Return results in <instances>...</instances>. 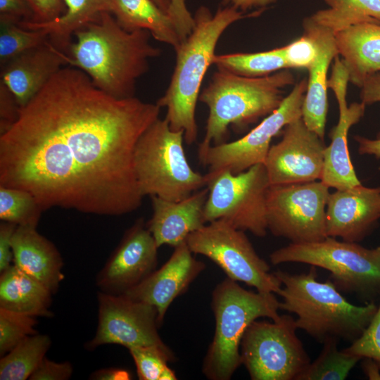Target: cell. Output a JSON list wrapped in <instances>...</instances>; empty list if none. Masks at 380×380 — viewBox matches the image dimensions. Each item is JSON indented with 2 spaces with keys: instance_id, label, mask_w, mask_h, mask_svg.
Masks as SVG:
<instances>
[{
  "instance_id": "7dc6e473",
  "label": "cell",
  "mask_w": 380,
  "mask_h": 380,
  "mask_svg": "<svg viewBox=\"0 0 380 380\" xmlns=\"http://www.w3.org/2000/svg\"><path fill=\"white\" fill-rule=\"evenodd\" d=\"M90 377L99 380H125L129 379L130 375L126 370L110 367L98 370L92 373Z\"/></svg>"
},
{
  "instance_id": "f546056e",
  "label": "cell",
  "mask_w": 380,
  "mask_h": 380,
  "mask_svg": "<svg viewBox=\"0 0 380 380\" xmlns=\"http://www.w3.org/2000/svg\"><path fill=\"white\" fill-rule=\"evenodd\" d=\"M213 64L236 75L258 77L289 69L284 46L256 53L216 55Z\"/></svg>"
},
{
  "instance_id": "7a4b0ae2",
  "label": "cell",
  "mask_w": 380,
  "mask_h": 380,
  "mask_svg": "<svg viewBox=\"0 0 380 380\" xmlns=\"http://www.w3.org/2000/svg\"><path fill=\"white\" fill-rule=\"evenodd\" d=\"M65 52L68 65L80 69L100 90L116 99L134 96L137 80L149 68V59L161 55L145 30L127 31L108 12L74 33Z\"/></svg>"
},
{
  "instance_id": "6da1fadb",
  "label": "cell",
  "mask_w": 380,
  "mask_h": 380,
  "mask_svg": "<svg viewBox=\"0 0 380 380\" xmlns=\"http://www.w3.org/2000/svg\"><path fill=\"white\" fill-rule=\"evenodd\" d=\"M160 107L116 99L75 67L55 73L0 134V186L32 194L42 209L118 216L142 202L137 143Z\"/></svg>"
},
{
  "instance_id": "d6a6232c",
  "label": "cell",
  "mask_w": 380,
  "mask_h": 380,
  "mask_svg": "<svg viewBox=\"0 0 380 380\" xmlns=\"http://www.w3.org/2000/svg\"><path fill=\"white\" fill-rule=\"evenodd\" d=\"M49 39L48 34L42 30L25 29L16 20L0 17L1 67Z\"/></svg>"
},
{
  "instance_id": "cb8c5ba5",
  "label": "cell",
  "mask_w": 380,
  "mask_h": 380,
  "mask_svg": "<svg viewBox=\"0 0 380 380\" xmlns=\"http://www.w3.org/2000/svg\"><path fill=\"white\" fill-rule=\"evenodd\" d=\"M350 82L360 87L364 80L380 72V25L362 23L335 34Z\"/></svg>"
},
{
  "instance_id": "3957f363",
  "label": "cell",
  "mask_w": 380,
  "mask_h": 380,
  "mask_svg": "<svg viewBox=\"0 0 380 380\" xmlns=\"http://www.w3.org/2000/svg\"><path fill=\"white\" fill-rule=\"evenodd\" d=\"M262 11L246 15L227 6L213 14L207 7L201 6L194 15L191 32L175 50L176 63L168 87L156 102L160 108H166L165 119L170 127L184 132L186 144L191 145L197 140L196 103L203 78L213 64L220 38L234 23L257 16Z\"/></svg>"
},
{
  "instance_id": "4dcf8cb0",
  "label": "cell",
  "mask_w": 380,
  "mask_h": 380,
  "mask_svg": "<svg viewBox=\"0 0 380 380\" xmlns=\"http://www.w3.org/2000/svg\"><path fill=\"white\" fill-rule=\"evenodd\" d=\"M336 339L324 343L317 358L307 366L296 380H343L362 357L338 350Z\"/></svg>"
},
{
  "instance_id": "9a60e30c",
  "label": "cell",
  "mask_w": 380,
  "mask_h": 380,
  "mask_svg": "<svg viewBox=\"0 0 380 380\" xmlns=\"http://www.w3.org/2000/svg\"><path fill=\"white\" fill-rule=\"evenodd\" d=\"M301 118L282 129V138L270 146L264 165L270 185L305 183L320 179L326 146Z\"/></svg>"
},
{
  "instance_id": "e0dca14e",
  "label": "cell",
  "mask_w": 380,
  "mask_h": 380,
  "mask_svg": "<svg viewBox=\"0 0 380 380\" xmlns=\"http://www.w3.org/2000/svg\"><path fill=\"white\" fill-rule=\"evenodd\" d=\"M193 254L186 241L179 244L160 269L123 294L153 305L157 310L160 327L172 301L184 293L205 268V263Z\"/></svg>"
},
{
  "instance_id": "30bf717a",
  "label": "cell",
  "mask_w": 380,
  "mask_h": 380,
  "mask_svg": "<svg viewBox=\"0 0 380 380\" xmlns=\"http://www.w3.org/2000/svg\"><path fill=\"white\" fill-rule=\"evenodd\" d=\"M295 319L286 315L272 322L253 321L240 345L241 364L253 380H296L310 357L296 334Z\"/></svg>"
},
{
  "instance_id": "836d02e7",
  "label": "cell",
  "mask_w": 380,
  "mask_h": 380,
  "mask_svg": "<svg viewBox=\"0 0 380 380\" xmlns=\"http://www.w3.org/2000/svg\"><path fill=\"white\" fill-rule=\"evenodd\" d=\"M135 363L140 380H175V372L167 362L175 360L171 350L154 345L139 346L128 349Z\"/></svg>"
},
{
  "instance_id": "f35d334b",
  "label": "cell",
  "mask_w": 380,
  "mask_h": 380,
  "mask_svg": "<svg viewBox=\"0 0 380 380\" xmlns=\"http://www.w3.org/2000/svg\"><path fill=\"white\" fill-rule=\"evenodd\" d=\"M72 374V366L70 362H56L45 357L29 379L67 380L71 377Z\"/></svg>"
},
{
  "instance_id": "5bb4252c",
  "label": "cell",
  "mask_w": 380,
  "mask_h": 380,
  "mask_svg": "<svg viewBox=\"0 0 380 380\" xmlns=\"http://www.w3.org/2000/svg\"><path fill=\"white\" fill-rule=\"evenodd\" d=\"M98 325L87 350L106 344H118L128 349L154 345L171 350L161 339L158 328V312L151 305L124 294L98 293Z\"/></svg>"
},
{
  "instance_id": "52a82bcc",
  "label": "cell",
  "mask_w": 380,
  "mask_h": 380,
  "mask_svg": "<svg viewBox=\"0 0 380 380\" xmlns=\"http://www.w3.org/2000/svg\"><path fill=\"white\" fill-rule=\"evenodd\" d=\"M182 131H174L158 118L141 134L134 153L140 193L170 201L182 200L206 186L204 175L190 165Z\"/></svg>"
},
{
  "instance_id": "bcb514c9",
  "label": "cell",
  "mask_w": 380,
  "mask_h": 380,
  "mask_svg": "<svg viewBox=\"0 0 380 380\" xmlns=\"http://www.w3.org/2000/svg\"><path fill=\"white\" fill-rule=\"evenodd\" d=\"M358 144V153L380 158V139H370L366 137L355 136L354 137Z\"/></svg>"
},
{
  "instance_id": "7bdbcfd3",
  "label": "cell",
  "mask_w": 380,
  "mask_h": 380,
  "mask_svg": "<svg viewBox=\"0 0 380 380\" xmlns=\"http://www.w3.org/2000/svg\"><path fill=\"white\" fill-rule=\"evenodd\" d=\"M32 11L25 0H0V17L18 22L30 20Z\"/></svg>"
},
{
  "instance_id": "ac0fdd59",
  "label": "cell",
  "mask_w": 380,
  "mask_h": 380,
  "mask_svg": "<svg viewBox=\"0 0 380 380\" xmlns=\"http://www.w3.org/2000/svg\"><path fill=\"white\" fill-rule=\"evenodd\" d=\"M380 217V187L362 184L330 194L326 208L327 236L358 242Z\"/></svg>"
},
{
  "instance_id": "44dd1931",
  "label": "cell",
  "mask_w": 380,
  "mask_h": 380,
  "mask_svg": "<svg viewBox=\"0 0 380 380\" xmlns=\"http://www.w3.org/2000/svg\"><path fill=\"white\" fill-rule=\"evenodd\" d=\"M63 65H68L65 53L49 39L1 67V82L22 107Z\"/></svg>"
},
{
  "instance_id": "ab89813d",
  "label": "cell",
  "mask_w": 380,
  "mask_h": 380,
  "mask_svg": "<svg viewBox=\"0 0 380 380\" xmlns=\"http://www.w3.org/2000/svg\"><path fill=\"white\" fill-rule=\"evenodd\" d=\"M20 108L12 92L0 82V134L7 131L16 121Z\"/></svg>"
},
{
  "instance_id": "74e56055",
  "label": "cell",
  "mask_w": 380,
  "mask_h": 380,
  "mask_svg": "<svg viewBox=\"0 0 380 380\" xmlns=\"http://www.w3.org/2000/svg\"><path fill=\"white\" fill-rule=\"evenodd\" d=\"M32 15L34 23H46L61 16L65 11L63 0H25Z\"/></svg>"
},
{
  "instance_id": "2e32d148",
  "label": "cell",
  "mask_w": 380,
  "mask_h": 380,
  "mask_svg": "<svg viewBox=\"0 0 380 380\" xmlns=\"http://www.w3.org/2000/svg\"><path fill=\"white\" fill-rule=\"evenodd\" d=\"M158 246L143 219L127 230L122 241L96 277L101 291L123 294L156 270Z\"/></svg>"
},
{
  "instance_id": "8fae6325",
  "label": "cell",
  "mask_w": 380,
  "mask_h": 380,
  "mask_svg": "<svg viewBox=\"0 0 380 380\" xmlns=\"http://www.w3.org/2000/svg\"><path fill=\"white\" fill-rule=\"evenodd\" d=\"M186 243L194 254L213 260L232 280L262 293L278 294L282 286L277 276L269 272V265L257 254L245 232L224 220L206 223L190 234Z\"/></svg>"
},
{
  "instance_id": "f6af8a7d",
  "label": "cell",
  "mask_w": 380,
  "mask_h": 380,
  "mask_svg": "<svg viewBox=\"0 0 380 380\" xmlns=\"http://www.w3.org/2000/svg\"><path fill=\"white\" fill-rule=\"evenodd\" d=\"M277 0H222L224 6H229L245 12L253 8H264L275 3Z\"/></svg>"
},
{
  "instance_id": "484cf974",
  "label": "cell",
  "mask_w": 380,
  "mask_h": 380,
  "mask_svg": "<svg viewBox=\"0 0 380 380\" xmlns=\"http://www.w3.org/2000/svg\"><path fill=\"white\" fill-rule=\"evenodd\" d=\"M65 12L58 18L46 23L28 20L18 22L20 27L27 30H42L49 35L50 42L58 49L66 52L74 33L94 20L103 12L114 15L115 0H63Z\"/></svg>"
},
{
  "instance_id": "83f0119b",
  "label": "cell",
  "mask_w": 380,
  "mask_h": 380,
  "mask_svg": "<svg viewBox=\"0 0 380 380\" xmlns=\"http://www.w3.org/2000/svg\"><path fill=\"white\" fill-rule=\"evenodd\" d=\"M328 8L319 10L310 18L334 34L362 24L380 25V0H324Z\"/></svg>"
},
{
  "instance_id": "c3c4849f",
  "label": "cell",
  "mask_w": 380,
  "mask_h": 380,
  "mask_svg": "<svg viewBox=\"0 0 380 380\" xmlns=\"http://www.w3.org/2000/svg\"><path fill=\"white\" fill-rule=\"evenodd\" d=\"M362 368L369 379H380V367L374 360L366 357L362 362Z\"/></svg>"
},
{
  "instance_id": "681fc988",
  "label": "cell",
  "mask_w": 380,
  "mask_h": 380,
  "mask_svg": "<svg viewBox=\"0 0 380 380\" xmlns=\"http://www.w3.org/2000/svg\"><path fill=\"white\" fill-rule=\"evenodd\" d=\"M153 2L164 12L167 13L172 0H153Z\"/></svg>"
},
{
  "instance_id": "8d00e7d4",
  "label": "cell",
  "mask_w": 380,
  "mask_h": 380,
  "mask_svg": "<svg viewBox=\"0 0 380 380\" xmlns=\"http://www.w3.org/2000/svg\"><path fill=\"white\" fill-rule=\"evenodd\" d=\"M284 51L289 68L308 69L317 54L312 40L305 33L299 39L284 46Z\"/></svg>"
},
{
  "instance_id": "ffe728a7",
  "label": "cell",
  "mask_w": 380,
  "mask_h": 380,
  "mask_svg": "<svg viewBox=\"0 0 380 380\" xmlns=\"http://www.w3.org/2000/svg\"><path fill=\"white\" fill-rule=\"evenodd\" d=\"M303 33L312 40L316 56L308 68L309 78L302 107L306 126L324 139L328 110L327 72L333 59L338 56L334 33L316 23L311 18L303 21Z\"/></svg>"
},
{
  "instance_id": "f907efd6",
  "label": "cell",
  "mask_w": 380,
  "mask_h": 380,
  "mask_svg": "<svg viewBox=\"0 0 380 380\" xmlns=\"http://www.w3.org/2000/svg\"><path fill=\"white\" fill-rule=\"evenodd\" d=\"M377 248V250H378V251H379V253H380V247H378V248Z\"/></svg>"
},
{
  "instance_id": "603a6c76",
  "label": "cell",
  "mask_w": 380,
  "mask_h": 380,
  "mask_svg": "<svg viewBox=\"0 0 380 380\" xmlns=\"http://www.w3.org/2000/svg\"><path fill=\"white\" fill-rule=\"evenodd\" d=\"M13 265L56 293L64 279L62 257L36 227L17 226L12 237Z\"/></svg>"
},
{
  "instance_id": "9c48e42d",
  "label": "cell",
  "mask_w": 380,
  "mask_h": 380,
  "mask_svg": "<svg viewBox=\"0 0 380 380\" xmlns=\"http://www.w3.org/2000/svg\"><path fill=\"white\" fill-rule=\"evenodd\" d=\"M208 194L203 215L206 223L224 220L256 236L267 234V194L270 186L265 166L260 163L239 173L222 170L205 174Z\"/></svg>"
},
{
  "instance_id": "5b68a950",
  "label": "cell",
  "mask_w": 380,
  "mask_h": 380,
  "mask_svg": "<svg viewBox=\"0 0 380 380\" xmlns=\"http://www.w3.org/2000/svg\"><path fill=\"white\" fill-rule=\"evenodd\" d=\"M294 81L288 69L251 77L217 68L198 98L209 110L198 151L226 142L229 127L241 129L272 113L284 99L283 89Z\"/></svg>"
},
{
  "instance_id": "4fadbf2b",
  "label": "cell",
  "mask_w": 380,
  "mask_h": 380,
  "mask_svg": "<svg viewBox=\"0 0 380 380\" xmlns=\"http://www.w3.org/2000/svg\"><path fill=\"white\" fill-rule=\"evenodd\" d=\"M307 86L305 78L296 83L279 106L241 138L198 151L200 162L208 167L207 174L222 170L236 174L264 164L272 139L291 121L302 117Z\"/></svg>"
},
{
  "instance_id": "8992f818",
  "label": "cell",
  "mask_w": 380,
  "mask_h": 380,
  "mask_svg": "<svg viewBox=\"0 0 380 380\" xmlns=\"http://www.w3.org/2000/svg\"><path fill=\"white\" fill-rule=\"evenodd\" d=\"M211 307L215 334L202 372L211 380H229L242 365L240 345L247 327L260 317L279 319V301L273 293L246 290L227 277L214 289Z\"/></svg>"
},
{
  "instance_id": "60d3db41",
  "label": "cell",
  "mask_w": 380,
  "mask_h": 380,
  "mask_svg": "<svg viewBox=\"0 0 380 380\" xmlns=\"http://www.w3.org/2000/svg\"><path fill=\"white\" fill-rule=\"evenodd\" d=\"M167 14L172 20L181 42L191 32L194 25V15L189 11L185 0H172Z\"/></svg>"
},
{
  "instance_id": "1f68e13d",
  "label": "cell",
  "mask_w": 380,
  "mask_h": 380,
  "mask_svg": "<svg viewBox=\"0 0 380 380\" xmlns=\"http://www.w3.org/2000/svg\"><path fill=\"white\" fill-rule=\"evenodd\" d=\"M44 211L30 192L0 186V219L17 226L37 227Z\"/></svg>"
},
{
  "instance_id": "ee69618b",
  "label": "cell",
  "mask_w": 380,
  "mask_h": 380,
  "mask_svg": "<svg viewBox=\"0 0 380 380\" xmlns=\"http://www.w3.org/2000/svg\"><path fill=\"white\" fill-rule=\"evenodd\" d=\"M360 88L361 102L367 106L380 102V72L366 77ZM376 138L380 139V132Z\"/></svg>"
},
{
  "instance_id": "e575fe53",
  "label": "cell",
  "mask_w": 380,
  "mask_h": 380,
  "mask_svg": "<svg viewBox=\"0 0 380 380\" xmlns=\"http://www.w3.org/2000/svg\"><path fill=\"white\" fill-rule=\"evenodd\" d=\"M34 317L0 308V355H6L30 336L37 334Z\"/></svg>"
},
{
  "instance_id": "277c9868",
  "label": "cell",
  "mask_w": 380,
  "mask_h": 380,
  "mask_svg": "<svg viewBox=\"0 0 380 380\" xmlns=\"http://www.w3.org/2000/svg\"><path fill=\"white\" fill-rule=\"evenodd\" d=\"M281 283L279 309L297 315L298 329L324 343L330 339L353 341L368 326L377 310L374 303L355 305L348 302L332 281L317 280L312 266L306 274L274 272Z\"/></svg>"
},
{
  "instance_id": "d6986e66",
  "label": "cell",
  "mask_w": 380,
  "mask_h": 380,
  "mask_svg": "<svg viewBox=\"0 0 380 380\" xmlns=\"http://www.w3.org/2000/svg\"><path fill=\"white\" fill-rule=\"evenodd\" d=\"M348 79L343 76L335 77L329 83V87L334 92L338 101L339 118L330 132L331 143L324 150L321 181L336 190L361 184L350 160L348 135L350 127L363 117L366 105L362 102H355L348 106Z\"/></svg>"
},
{
  "instance_id": "d4e9b609",
  "label": "cell",
  "mask_w": 380,
  "mask_h": 380,
  "mask_svg": "<svg viewBox=\"0 0 380 380\" xmlns=\"http://www.w3.org/2000/svg\"><path fill=\"white\" fill-rule=\"evenodd\" d=\"M51 292L12 265L1 273L0 308L32 317H51Z\"/></svg>"
},
{
  "instance_id": "7402d4cb",
  "label": "cell",
  "mask_w": 380,
  "mask_h": 380,
  "mask_svg": "<svg viewBox=\"0 0 380 380\" xmlns=\"http://www.w3.org/2000/svg\"><path fill=\"white\" fill-rule=\"evenodd\" d=\"M208 194L206 187L177 201L151 196L153 215L146 226L158 248H175L206 224L203 210Z\"/></svg>"
},
{
  "instance_id": "d590c367",
  "label": "cell",
  "mask_w": 380,
  "mask_h": 380,
  "mask_svg": "<svg viewBox=\"0 0 380 380\" xmlns=\"http://www.w3.org/2000/svg\"><path fill=\"white\" fill-rule=\"evenodd\" d=\"M345 352L374 360L380 367V303L371 322Z\"/></svg>"
},
{
  "instance_id": "f1b7e54d",
  "label": "cell",
  "mask_w": 380,
  "mask_h": 380,
  "mask_svg": "<svg viewBox=\"0 0 380 380\" xmlns=\"http://www.w3.org/2000/svg\"><path fill=\"white\" fill-rule=\"evenodd\" d=\"M51 338L38 333L26 338L0 360L1 380H26L50 348Z\"/></svg>"
},
{
  "instance_id": "b9f144b4",
  "label": "cell",
  "mask_w": 380,
  "mask_h": 380,
  "mask_svg": "<svg viewBox=\"0 0 380 380\" xmlns=\"http://www.w3.org/2000/svg\"><path fill=\"white\" fill-rule=\"evenodd\" d=\"M17 225L8 222L0 224V272L11 266L13 260L12 237Z\"/></svg>"
},
{
  "instance_id": "4316f807",
  "label": "cell",
  "mask_w": 380,
  "mask_h": 380,
  "mask_svg": "<svg viewBox=\"0 0 380 380\" xmlns=\"http://www.w3.org/2000/svg\"><path fill=\"white\" fill-rule=\"evenodd\" d=\"M114 16L127 31L145 30L156 40L171 46L175 50L181 39L167 13L153 0H115Z\"/></svg>"
},
{
  "instance_id": "ba28073f",
  "label": "cell",
  "mask_w": 380,
  "mask_h": 380,
  "mask_svg": "<svg viewBox=\"0 0 380 380\" xmlns=\"http://www.w3.org/2000/svg\"><path fill=\"white\" fill-rule=\"evenodd\" d=\"M276 265L302 262L331 272L338 289L362 295L380 293V253L356 242L334 237L313 242L291 243L270 255Z\"/></svg>"
},
{
  "instance_id": "7c38bea8",
  "label": "cell",
  "mask_w": 380,
  "mask_h": 380,
  "mask_svg": "<svg viewBox=\"0 0 380 380\" xmlns=\"http://www.w3.org/2000/svg\"><path fill=\"white\" fill-rule=\"evenodd\" d=\"M329 189L322 181L270 185L266 203L267 229L291 243L327 238Z\"/></svg>"
}]
</instances>
